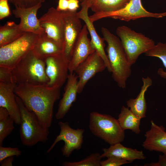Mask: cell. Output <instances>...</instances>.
Returning a JSON list of instances; mask_svg holds the SVG:
<instances>
[{"label":"cell","instance_id":"5bb4252c","mask_svg":"<svg viewBox=\"0 0 166 166\" xmlns=\"http://www.w3.org/2000/svg\"><path fill=\"white\" fill-rule=\"evenodd\" d=\"M42 6V4L40 3L26 8L15 7L13 10L12 13L15 17L20 19L18 26L20 31L39 35L45 33L37 16L38 11Z\"/></svg>","mask_w":166,"mask_h":166},{"label":"cell","instance_id":"7c38bea8","mask_svg":"<svg viewBox=\"0 0 166 166\" xmlns=\"http://www.w3.org/2000/svg\"><path fill=\"white\" fill-rule=\"evenodd\" d=\"M39 20L47 36L63 47L64 26L61 11L50 7Z\"/></svg>","mask_w":166,"mask_h":166},{"label":"cell","instance_id":"7402d4cb","mask_svg":"<svg viewBox=\"0 0 166 166\" xmlns=\"http://www.w3.org/2000/svg\"><path fill=\"white\" fill-rule=\"evenodd\" d=\"M142 80L143 84L137 97L135 99L131 98L126 102L128 107L141 119L146 117L147 106L145 93L148 88L152 84V79L148 76L142 77Z\"/></svg>","mask_w":166,"mask_h":166},{"label":"cell","instance_id":"6da1fadb","mask_svg":"<svg viewBox=\"0 0 166 166\" xmlns=\"http://www.w3.org/2000/svg\"><path fill=\"white\" fill-rule=\"evenodd\" d=\"M60 89L46 85L25 84L17 85L14 92L26 107L36 115L41 124L49 128L52 122L54 103L60 97Z\"/></svg>","mask_w":166,"mask_h":166},{"label":"cell","instance_id":"d6a6232c","mask_svg":"<svg viewBox=\"0 0 166 166\" xmlns=\"http://www.w3.org/2000/svg\"><path fill=\"white\" fill-rule=\"evenodd\" d=\"M9 0H0V19L2 20L11 15L8 4Z\"/></svg>","mask_w":166,"mask_h":166},{"label":"cell","instance_id":"2e32d148","mask_svg":"<svg viewBox=\"0 0 166 166\" xmlns=\"http://www.w3.org/2000/svg\"><path fill=\"white\" fill-rule=\"evenodd\" d=\"M81 5V8L77 12V16L85 22L91 36L92 43L96 51L104 60L108 71L111 73L112 69L104 49V40L103 38L99 36L97 33L93 22L91 21L88 15V10L90 6L89 0H83Z\"/></svg>","mask_w":166,"mask_h":166},{"label":"cell","instance_id":"9c48e42d","mask_svg":"<svg viewBox=\"0 0 166 166\" xmlns=\"http://www.w3.org/2000/svg\"><path fill=\"white\" fill-rule=\"evenodd\" d=\"M58 124L60 129V133L46 152L49 153L58 142L62 140L64 142V145L61 148V151L63 156L68 158L74 150H78L81 148L85 130L80 128L74 129L67 122L60 121Z\"/></svg>","mask_w":166,"mask_h":166},{"label":"cell","instance_id":"9a60e30c","mask_svg":"<svg viewBox=\"0 0 166 166\" xmlns=\"http://www.w3.org/2000/svg\"><path fill=\"white\" fill-rule=\"evenodd\" d=\"M89 33L85 24L83 26L73 50L69 61V73L74 72L80 63L96 51L91 40L88 37Z\"/></svg>","mask_w":166,"mask_h":166},{"label":"cell","instance_id":"836d02e7","mask_svg":"<svg viewBox=\"0 0 166 166\" xmlns=\"http://www.w3.org/2000/svg\"><path fill=\"white\" fill-rule=\"evenodd\" d=\"M145 166H166V153L159 156L158 160L156 162L146 164Z\"/></svg>","mask_w":166,"mask_h":166},{"label":"cell","instance_id":"ac0fdd59","mask_svg":"<svg viewBox=\"0 0 166 166\" xmlns=\"http://www.w3.org/2000/svg\"><path fill=\"white\" fill-rule=\"evenodd\" d=\"M65 88L64 93L60 100L55 115L57 119L64 118L75 102L78 93V78L75 73H69Z\"/></svg>","mask_w":166,"mask_h":166},{"label":"cell","instance_id":"e0dca14e","mask_svg":"<svg viewBox=\"0 0 166 166\" xmlns=\"http://www.w3.org/2000/svg\"><path fill=\"white\" fill-rule=\"evenodd\" d=\"M15 83L0 82V107L5 108L15 123L20 125L21 114L16 99Z\"/></svg>","mask_w":166,"mask_h":166},{"label":"cell","instance_id":"8992f818","mask_svg":"<svg viewBox=\"0 0 166 166\" xmlns=\"http://www.w3.org/2000/svg\"><path fill=\"white\" fill-rule=\"evenodd\" d=\"M116 34L131 66L136 63L140 55L145 53L155 45L152 39L125 26H118Z\"/></svg>","mask_w":166,"mask_h":166},{"label":"cell","instance_id":"f546056e","mask_svg":"<svg viewBox=\"0 0 166 166\" xmlns=\"http://www.w3.org/2000/svg\"><path fill=\"white\" fill-rule=\"evenodd\" d=\"M15 7L26 8L44 2L45 0H9Z\"/></svg>","mask_w":166,"mask_h":166},{"label":"cell","instance_id":"d590c367","mask_svg":"<svg viewBox=\"0 0 166 166\" xmlns=\"http://www.w3.org/2000/svg\"><path fill=\"white\" fill-rule=\"evenodd\" d=\"M79 2L78 0H68V10L76 11L79 7Z\"/></svg>","mask_w":166,"mask_h":166},{"label":"cell","instance_id":"5b68a950","mask_svg":"<svg viewBox=\"0 0 166 166\" xmlns=\"http://www.w3.org/2000/svg\"><path fill=\"white\" fill-rule=\"evenodd\" d=\"M89 126L93 135L110 145L121 143L124 140V131L117 119L111 115L92 112L89 114Z\"/></svg>","mask_w":166,"mask_h":166},{"label":"cell","instance_id":"ffe728a7","mask_svg":"<svg viewBox=\"0 0 166 166\" xmlns=\"http://www.w3.org/2000/svg\"><path fill=\"white\" fill-rule=\"evenodd\" d=\"M103 153L101 155L102 158L114 156L124 159L130 163L136 160H144L146 157L142 151L124 147L121 143H117L108 148L102 149Z\"/></svg>","mask_w":166,"mask_h":166},{"label":"cell","instance_id":"4dcf8cb0","mask_svg":"<svg viewBox=\"0 0 166 166\" xmlns=\"http://www.w3.org/2000/svg\"><path fill=\"white\" fill-rule=\"evenodd\" d=\"M105 160H101V166H120L130 163L124 159L114 156H110Z\"/></svg>","mask_w":166,"mask_h":166},{"label":"cell","instance_id":"e575fe53","mask_svg":"<svg viewBox=\"0 0 166 166\" xmlns=\"http://www.w3.org/2000/svg\"><path fill=\"white\" fill-rule=\"evenodd\" d=\"M68 0H59L56 9L62 11L68 10Z\"/></svg>","mask_w":166,"mask_h":166},{"label":"cell","instance_id":"3957f363","mask_svg":"<svg viewBox=\"0 0 166 166\" xmlns=\"http://www.w3.org/2000/svg\"><path fill=\"white\" fill-rule=\"evenodd\" d=\"M12 71L14 82L17 85H47L49 82L44 60L32 50L17 63Z\"/></svg>","mask_w":166,"mask_h":166},{"label":"cell","instance_id":"d4e9b609","mask_svg":"<svg viewBox=\"0 0 166 166\" xmlns=\"http://www.w3.org/2000/svg\"><path fill=\"white\" fill-rule=\"evenodd\" d=\"M25 33L20 31L18 24L8 21L0 27V47L15 41Z\"/></svg>","mask_w":166,"mask_h":166},{"label":"cell","instance_id":"30bf717a","mask_svg":"<svg viewBox=\"0 0 166 166\" xmlns=\"http://www.w3.org/2000/svg\"><path fill=\"white\" fill-rule=\"evenodd\" d=\"M64 26L62 53L69 61L79 35L82 29L80 19L76 11H61Z\"/></svg>","mask_w":166,"mask_h":166},{"label":"cell","instance_id":"4fadbf2b","mask_svg":"<svg viewBox=\"0 0 166 166\" xmlns=\"http://www.w3.org/2000/svg\"><path fill=\"white\" fill-rule=\"evenodd\" d=\"M106 68L104 60L96 51L80 63L74 71L78 78V93H81L90 79Z\"/></svg>","mask_w":166,"mask_h":166},{"label":"cell","instance_id":"1f68e13d","mask_svg":"<svg viewBox=\"0 0 166 166\" xmlns=\"http://www.w3.org/2000/svg\"><path fill=\"white\" fill-rule=\"evenodd\" d=\"M0 82L15 83L13 80L12 69L0 67Z\"/></svg>","mask_w":166,"mask_h":166},{"label":"cell","instance_id":"484cf974","mask_svg":"<svg viewBox=\"0 0 166 166\" xmlns=\"http://www.w3.org/2000/svg\"><path fill=\"white\" fill-rule=\"evenodd\" d=\"M13 119L7 110L0 107V146H2L5 139L12 132L14 127Z\"/></svg>","mask_w":166,"mask_h":166},{"label":"cell","instance_id":"277c9868","mask_svg":"<svg viewBox=\"0 0 166 166\" xmlns=\"http://www.w3.org/2000/svg\"><path fill=\"white\" fill-rule=\"evenodd\" d=\"M16 99L20 111V135L22 144L32 146L40 142L45 143L48 140L49 128L41 124L36 115L16 95Z\"/></svg>","mask_w":166,"mask_h":166},{"label":"cell","instance_id":"8fae6325","mask_svg":"<svg viewBox=\"0 0 166 166\" xmlns=\"http://www.w3.org/2000/svg\"><path fill=\"white\" fill-rule=\"evenodd\" d=\"M44 60L45 73L49 79L47 85L60 89L67 79L69 61L62 53L48 57Z\"/></svg>","mask_w":166,"mask_h":166},{"label":"cell","instance_id":"cb8c5ba5","mask_svg":"<svg viewBox=\"0 0 166 166\" xmlns=\"http://www.w3.org/2000/svg\"><path fill=\"white\" fill-rule=\"evenodd\" d=\"M130 0H89V8L94 13L112 12L122 8Z\"/></svg>","mask_w":166,"mask_h":166},{"label":"cell","instance_id":"44dd1931","mask_svg":"<svg viewBox=\"0 0 166 166\" xmlns=\"http://www.w3.org/2000/svg\"><path fill=\"white\" fill-rule=\"evenodd\" d=\"M32 51L37 57L44 60L62 53L63 47L44 33L39 35Z\"/></svg>","mask_w":166,"mask_h":166},{"label":"cell","instance_id":"d6986e66","mask_svg":"<svg viewBox=\"0 0 166 166\" xmlns=\"http://www.w3.org/2000/svg\"><path fill=\"white\" fill-rule=\"evenodd\" d=\"M150 129L144 136L145 139L142 144L144 148L150 151H156L166 153V132L162 125L158 126L151 121Z\"/></svg>","mask_w":166,"mask_h":166},{"label":"cell","instance_id":"4316f807","mask_svg":"<svg viewBox=\"0 0 166 166\" xmlns=\"http://www.w3.org/2000/svg\"><path fill=\"white\" fill-rule=\"evenodd\" d=\"M145 54L146 56L160 59L166 69V43L158 42ZM157 73L161 77L166 79V71H164L162 68H159Z\"/></svg>","mask_w":166,"mask_h":166},{"label":"cell","instance_id":"ba28073f","mask_svg":"<svg viewBox=\"0 0 166 166\" xmlns=\"http://www.w3.org/2000/svg\"><path fill=\"white\" fill-rule=\"evenodd\" d=\"M166 16V11L158 13L147 11L143 6L141 0H131L124 7L118 10L110 12L94 13L89 16V18L91 21L93 22L106 18L128 22L143 18H159Z\"/></svg>","mask_w":166,"mask_h":166},{"label":"cell","instance_id":"52a82bcc","mask_svg":"<svg viewBox=\"0 0 166 166\" xmlns=\"http://www.w3.org/2000/svg\"><path fill=\"white\" fill-rule=\"evenodd\" d=\"M39 35L25 33L15 41L0 47V67L12 69L32 50Z\"/></svg>","mask_w":166,"mask_h":166},{"label":"cell","instance_id":"8d00e7d4","mask_svg":"<svg viewBox=\"0 0 166 166\" xmlns=\"http://www.w3.org/2000/svg\"><path fill=\"white\" fill-rule=\"evenodd\" d=\"M14 156L7 157L0 162L1 166H12Z\"/></svg>","mask_w":166,"mask_h":166},{"label":"cell","instance_id":"f1b7e54d","mask_svg":"<svg viewBox=\"0 0 166 166\" xmlns=\"http://www.w3.org/2000/svg\"><path fill=\"white\" fill-rule=\"evenodd\" d=\"M21 154V152L17 148L5 147L0 146V162L7 157Z\"/></svg>","mask_w":166,"mask_h":166},{"label":"cell","instance_id":"7a4b0ae2","mask_svg":"<svg viewBox=\"0 0 166 166\" xmlns=\"http://www.w3.org/2000/svg\"><path fill=\"white\" fill-rule=\"evenodd\" d=\"M101 31L107 43V55L112 71V77L120 88L126 87V81L131 74L129 64L120 39L106 28Z\"/></svg>","mask_w":166,"mask_h":166},{"label":"cell","instance_id":"83f0119b","mask_svg":"<svg viewBox=\"0 0 166 166\" xmlns=\"http://www.w3.org/2000/svg\"><path fill=\"white\" fill-rule=\"evenodd\" d=\"M101 158L98 152L92 153L84 159L77 162L65 161L64 166H101Z\"/></svg>","mask_w":166,"mask_h":166},{"label":"cell","instance_id":"603a6c76","mask_svg":"<svg viewBox=\"0 0 166 166\" xmlns=\"http://www.w3.org/2000/svg\"><path fill=\"white\" fill-rule=\"evenodd\" d=\"M141 119L128 108L123 106L117 120L123 130L129 129L138 134L140 131V126Z\"/></svg>","mask_w":166,"mask_h":166}]
</instances>
